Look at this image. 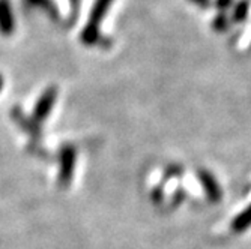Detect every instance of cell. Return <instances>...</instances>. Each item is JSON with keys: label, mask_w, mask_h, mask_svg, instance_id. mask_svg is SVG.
<instances>
[{"label": "cell", "mask_w": 251, "mask_h": 249, "mask_svg": "<svg viewBox=\"0 0 251 249\" xmlns=\"http://www.w3.org/2000/svg\"><path fill=\"white\" fill-rule=\"evenodd\" d=\"M111 2H113V0H97V3H95V6L92 9V14H90V18H89V24H87V27H84L83 35H81L83 42L94 44L97 41L100 21L105 15V11H107V8L110 6Z\"/></svg>", "instance_id": "6da1fadb"}, {"label": "cell", "mask_w": 251, "mask_h": 249, "mask_svg": "<svg viewBox=\"0 0 251 249\" xmlns=\"http://www.w3.org/2000/svg\"><path fill=\"white\" fill-rule=\"evenodd\" d=\"M74 164H75V150L68 146L62 150V158H60V171H59L60 186H68L71 183Z\"/></svg>", "instance_id": "7a4b0ae2"}, {"label": "cell", "mask_w": 251, "mask_h": 249, "mask_svg": "<svg viewBox=\"0 0 251 249\" xmlns=\"http://www.w3.org/2000/svg\"><path fill=\"white\" fill-rule=\"evenodd\" d=\"M54 101H56V90H54V89H49L47 92H45V93L41 96V99H39V102H38V105H36V110H35V120H44L45 116H47L49 113H50V110H51Z\"/></svg>", "instance_id": "3957f363"}, {"label": "cell", "mask_w": 251, "mask_h": 249, "mask_svg": "<svg viewBox=\"0 0 251 249\" xmlns=\"http://www.w3.org/2000/svg\"><path fill=\"white\" fill-rule=\"evenodd\" d=\"M0 29L5 33H11L14 29L12 12H11L8 0H0Z\"/></svg>", "instance_id": "277c9868"}, {"label": "cell", "mask_w": 251, "mask_h": 249, "mask_svg": "<svg viewBox=\"0 0 251 249\" xmlns=\"http://www.w3.org/2000/svg\"><path fill=\"white\" fill-rule=\"evenodd\" d=\"M250 225H251V206H248L242 213H239L233 219L232 228H233V231L241 233V231H245L250 227Z\"/></svg>", "instance_id": "5b68a950"}, {"label": "cell", "mask_w": 251, "mask_h": 249, "mask_svg": "<svg viewBox=\"0 0 251 249\" xmlns=\"http://www.w3.org/2000/svg\"><path fill=\"white\" fill-rule=\"evenodd\" d=\"M201 182H203L204 188H206V192L212 201L220 198V186L217 185V182L209 174H201Z\"/></svg>", "instance_id": "8992f818"}, {"label": "cell", "mask_w": 251, "mask_h": 249, "mask_svg": "<svg viewBox=\"0 0 251 249\" xmlns=\"http://www.w3.org/2000/svg\"><path fill=\"white\" fill-rule=\"evenodd\" d=\"M2 86H3V80L0 78V89H2Z\"/></svg>", "instance_id": "52a82bcc"}]
</instances>
